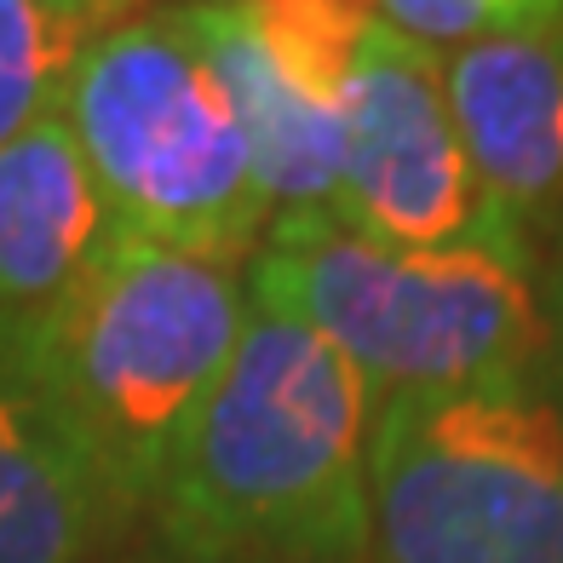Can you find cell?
Wrapping results in <instances>:
<instances>
[{
    "label": "cell",
    "mask_w": 563,
    "mask_h": 563,
    "mask_svg": "<svg viewBox=\"0 0 563 563\" xmlns=\"http://www.w3.org/2000/svg\"><path fill=\"white\" fill-rule=\"evenodd\" d=\"M541 299H547L552 345H558V356H563V247H558V260H552V276H547V288H541Z\"/></svg>",
    "instance_id": "cell-13"
},
{
    "label": "cell",
    "mask_w": 563,
    "mask_h": 563,
    "mask_svg": "<svg viewBox=\"0 0 563 563\" xmlns=\"http://www.w3.org/2000/svg\"><path fill=\"white\" fill-rule=\"evenodd\" d=\"M363 558L563 563V408L534 386L379 402Z\"/></svg>",
    "instance_id": "cell-5"
},
{
    "label": "cell",
    "mask_w": 563,
    "mask_h": 563,
    "mask_svg": "<svg viewBox=\"0 0 563 563\" xmlns=\"http://www.w3.org/2000/svg\"><path fill=\"white\" fill-rule=\"evenodd\" d=\"M253 305L334 345L379 402L529 386L552 351L534 271L500 247H391L340 213L271 219L247 271Z\"/></svg>",
    "instance_id": "cell-3"
},
{
    "label": "cell",
    "mask_w": 563,
    "mask_h": 563,
    "mask_svg": "<svg viewBox=\"0 0 563 563\" xmlns=\"http://www.w3.org/2000/svg\"><path fill=\"white\" fill-rule=\"evenodd\" d=\"M64 7H75V12H81L98 35H104V18H110L115 7H126V0H64Z\"/></svg>",
    "instance_id": "cell-14"
},
{
    "label": "cell",
    "mask_w": 563,
    "mask_h": 563,
    "mask_svg": "<svg viewBox=\"0 0 563 563\" xmlns=\"http://www.w3.org/2000/svg\"><path fill=\"white\" fill-rule=\"evenodd\" d=\"M98 30L64 0H0V150L64 104Z\"/></svg>",
    "instance_id": "cell-11"
},
{
    "label": "cell",
    "mask_w": 563,
    "mask_h": 563,
    "mask_svg": "<svg viewBox=\"0 0 563 563\" xmlns=\"http://www.w3.org/2000/svg\"><path fill=\"white\" fill-rule=\"evenodd\" d=\"M547 12H552V18H563V0H547Z\"/></svg>",
    "instance_id": "cell-15"
},
{
    "label": "cell",
    "mask_w": 563,
    "mask_h": 563,
    "mask_svg": "<svg viewBox=\"0 0 563 563\" xmlns=\"http://www.w3.org/2000/svg\"><path fill=\"white\" fill-rule=\"evenodd\" d=\"M379 23L420 46H466L500 30H529V23H563L547 12V0H374Z\"/></svg>",
    "instance_id": "cell-12"
},
{
    "label": "cell",
    "mask_w": 563,
    "mask_h": 563,
    "mask_svg": "<svg viewBox=\"0 0 563 563\" xmlns=\"http://www.w3.org/2000/svg\"><path fill=\"white\" fill-rule=\"evenodd\" d=\"M115 242V213L64 104L0 150V328L30 322Z\"/></svg>",
    "instance_id": "cell-9"
},
{
    "label": "cell",
    "mask_w": 563,
    "mask_h": 563,
    "mask_svg": "<svg viewBox=\"0 0 563 563\" xmlns=\"http://www.w3.org/2000/svg\"><path fill=\"white\" fill-rule=\"evenodd\" d=\"M340 219L391 247H500L529 260V242L500 219L466 162L449 110L443 58L368 23L340 98Z\"/></svg>",
    "instance_id": "cell-6"
},
{
    "label": "cell",
    "mask_w": 563,
    "mask_h": 563,
    "mask_svg": "<svg viewBox=\"0 0 563 563\" xmlns=\"http://www.w3.org/2000/svg\"><path fill=\"white\" fill-rule=\"evenodd\" d=\"M374 397L299 317L253 305L156 483L190 563H363Z\"/></svg>",
    "instance_id": "cell-1"
},
{
    "label": "cell",
    "mask_w": 563,
    "mask_h": 563,
    "mask_svg": "<svg viewBox=\"0 0 563 563\" xmlns=\"http://www.w3.org/2000/svg\"><path fill=\"white\" fill-rule=\"evenodd\" d=\"M115 511L81 443L0 363V563H87Z\"/></svg>",
    "instance_id": "cell-10"
},
{
    "label": "cell",
    "mask_w": 563,
    "mask_h": 563,
    "mask_svg": "<svg viewBox=\"0 0 563 563\" xmlns=\"http://www.w3.org/2000/svg\"><path fill=\"white\" fill-rule=\"evenodd\" d=\"M253 294L236 260L115 236L30 322L0 328V363L30 386L121 506L156 500L167 454L224 374Z\"/></svg>",
    "instance_id": "cell-2"
},
{
    "label": "cell",
    "mask_w": 563,
    "mask_h": 563,
    "mask_svg": "<svg viewBox=\"0 0 563 563\" xmlns=\"http://www.w3.org/2000/svg\"><path fill=\"white\" fill-rule=\"evenodd\" d=\"M213 7H230V0H213Z\"/></svg>",
    "instance_id": "cell-16"
},
{
    "label": "cell",
    "mask_w": 563,
    "mask_h": 563,
    "mask_svg": "<svg viewBox=\"0 0 563 563\" xmlns=\"http://www.w3.org/2000/svg\"><path fill=\"white\" fill-rule=\"evenodd\" d=\"M64 121L115 213V236L247 265L271 213L230 98L178 12L92 35L64 87Z\"/></svg>",
    "instance_id": "cell-4"
},
{
    "label": "cell",
    "mask_w": 563,
    "mask_h": 563,
    "mask_svg": "<svg viewBox=\"0 0 563 563\" xmlns=\"http://www.w3.org/2000/svg\"><path fill=\"white\" fill-rule=\"evenodd\" d=\"M449 110L483 196L529 242L563 230V23L466 41L443 58Z\"/></svg>",
    "instance_id": "cell-7"
},
{
    "label": "cell",
    "mask_w": 563,
    "mask_h": 563,
    "mask_svg": "<svg viewBox=\"0 0 563 563\" xmlns=\"http://www.w3.org/2000/svg\"><path fill=\"white\" fill-rule=\"evenodd\" d=\"M185 30L196 35L201 58L213 64L219 87L230 98V115L242 126L247 167L271 219L294 213H334L340 208V156H345V121L340 104L317 98L305 81H294L276 64V53L260 41L247 12L230 0H190L178 7Z\"/></svg>",
    "instance_id": "cell-8"
}]
</instances>
